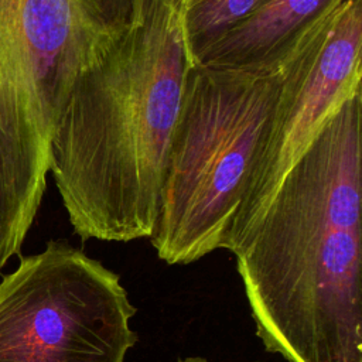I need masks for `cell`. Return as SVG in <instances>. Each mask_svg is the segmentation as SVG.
Returning <instances> with one entry per match:
<instances>
[{
	"instance_id": "obj_1",
	"label": "cell",
	"mask_w": 362,
	"mask_h": 362,
	"mask_svg": "<svg viewBox=\"0 0 362 362\" xmlns=\"http://www.w3.org/2000/svg\"><path fill=\"white\" fill-rule=\"evenodd\" d=\"M361 120L358 90L221 246L236 259L256 335L287 362H362Z\"/></svg>"
},
{
	"instance_id": "obj_4",
	"label": "cell",
	"mask_w": 362,
	"mask_h": 362,
	"mask_svg": "<svg viewBox=\"0 0 362 362\" xmlns=\"http://www.w3.org/2000/svg\"><path fill=\"white\" fill-rule=\"evenodd\" d=\"M281 69L256 74L191 64L148 238L167 264L221 249L273 115Z\"/></svg>"
},
{
	"instance_id": "obj_7",
	"label": "cell",
	"mask_w": 362,
	"mask_h": 362,
	"mask_svg": "<svg viewBox=\"0 0 362 362\" xmlns=\"http://www.w3.org/2000/svg\"><path fill=\"white\" fill-rule=\"evenodd\" d=\"M345 0H263L198 65L256 74L279 72L300 41Z\"/></svg>"
},
{
	"instance_id": "obj_9",
	"label": "cell",
	"mask_w": 362,
	"mask_h": 362,
	"mask_svg": "<svg viewBox=\"0 0 362 362\" xmlns=\"http://www.w3.org/2000/svg\"><path fill=\"white\" fill-rule=\"evenodd\" d=\"M177 362H209V361L205 359V358H202V356H188V358L178 359Z\"/></svg>"
},
{
	"instance_id": "obj_5",
	"label": "cell",
	"mask_w": 362,
	"mask_h": 362,
	"mask_svg": "<svg viewBox=\"0 0 362 362\" xmlns=\"http://www.w3.org/2000/svg\"><path fill=\"white\" fill-rule=\"evenodd\" d=\"M134 314L117 273L49 240L0 280V362H126Z\"/></svg>"
},
{
	"instance_id": "obj_8",
	"label": "cell",
	"mask_w": 362,
	"mask_h": 362,
	"mask_svg": "<svg viewBox=\"0 0 362 362\" xmlns=\"http://www.w3.org/2000/svg\"><path fill=\"white\" fill-rule=\"evenodd\" d=\"M262 3L263 0H177L181 35L189 64L198 65L218 41Z\"/></svg>"
},
{
	"instance_id": "obj_6",
	"label": "cell",
	"mask_w": 362,
	"mask_h": 362,
	"mask_svg": "<svg viewBox=\"0 0 362 362\" xmlns=\"http://www.w3.org/2000/svg\"><path fill=\"white\" fill-rule=\"evenodd\" d=\"M361 78L362 0H345L283 65L273 115L232 222L257 212L273 197L331 117L361 90Z\"/></svg>"
},
{
	"instance_id": "obj_2",
	"label": "cell",
	"mask_w": 362,
	"mask_h": 362,
	"mask_svg": "<svg viewBox=\"0 0 362 362\" xmlns=\"http://www.w3.org/2000/svg\"><path fill=\"white\" fill-rule=\"evenodd\" d=\"M189 65L177 0H146L130 30L76 78L48 173L82 240L153 235Z\"/></svg>"
},
{
	"instance_id": "obj_3",
	"label": "cell",
	"mask_w": 362,
	"mask_h": 362,
	"mask_svg": "<svg viewBox=\"0 0 362 362\" xmlns=\"http://www.w3.org/2000/svg\"><path fill=\"white\" fill-rule=\"evenodd\" d=\"M146 0H0V269L37 216L49 148L76 78L141 17Z\"/></svg>"
}]
</instances>
